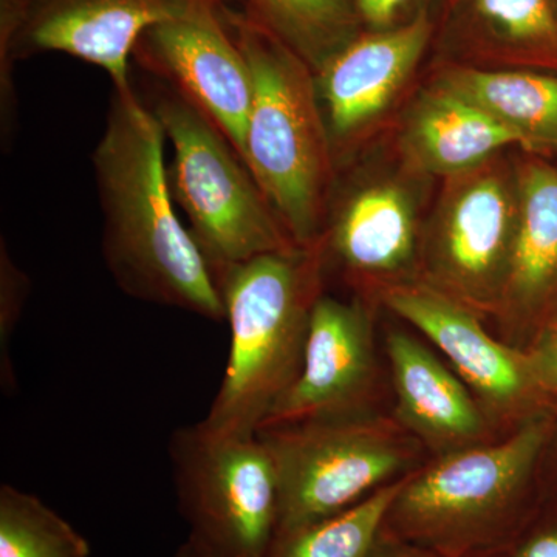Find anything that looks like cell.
<instances>
[{"label": "cell", "mask_w": 557, "mask_h": 557, "mask_svg": "<svg viewBox=\"0 0 557 557\" xmlns=\"http://www.w3.org/2000/svg\"><path fill=\"white\" fill-rule=\"evenodd\" d=\"M166 145L159 119L134 87L113 89L91 157L104 262L131 298L223 322L214 271L172 199Z\"/></svg>", "instance_id": "obj_1"}, {"label": "cell", "mask_w": 557, "mask_h": 557, "mask_svg": "<svg viewBox=\"0 0 557 557\" xmlns=\"http://www.w3.org/2000/svg\"><path fill=\"white\" fill-rule=\"evenodd\" d=\"M324 263L319 240L215 271L231 343L222 384L197 423L201 431L215 437L258 434L302 366Z\"/></svg>", "instance_id": "obj_2"}, {"label": "cell", "mask_w": 557, "mask_h": 557, "mask_svg": "<svg viewBox=\"0 0 557 557\" xmlns=\"http://www.w3.org/2000/svg\"><path fill=\"white\" fill-rule=\"evenodd\" d=\"M252 79L244 161L298 247L317 245L329 218L333 148L317 75L248 14L223 11Z\"/></svg>", "instance_id": "obj_3"}, {"label": "cell", "mask_w": 557, "mask_h": 557, "mask_svg": "<svg viewBox=\"0 0 557 557\" xmlns=\"http://www.w3.org/2000/svg\"><path fill=\"white\" fill-rule=\"evenodd\" d=\"M549 420L527 417L509 437L438 457L412 472L388 508L381 537L442 557H479L527 523V493Z\"/></svg>", "instance_id": "obj_4"}, {"label": "cell", "mask_w": 557, "mask_h": 557, "mask_svg": "<svg viewBox=\"0 0 557 557\" xmlns=\"http://www.w3.org/2000/svg\"><path fill=\"white\" fill-rule=\"evenodd\" d=\"M143 100L171 145L172 199L214 274L258 256L299 248L230 139L199 108L160 79Z\"/></svg>", "instance_id": "obj_5"}, {"label": "cell", "mask_w": 557, "mask_h": 557, "mask_svg": "<svg viewBox=\"0 0 557 557\" xmlns=\"http://www.w3.org/2000/svg\"><path fill=\"white\" fill-rule=\"evenodd\" d=\"M277 474V530L338 515L409 475L416 442L398 421L369 412L260 429Z\"/></svg>", "instance_id": "obj_6"}, {"label": "cell", "mask_w": 557, "mask_h": 557, "mask_svg": "<svg viewBox=\"0 0 557 557\" xmlns=\"http://www.w3.org/2000/svg\"><path fill=\"white\" fill-rule=\"evenodd\" d=\"M180 515L215 557H263L277 530L276 468L258 435L215 437L199 424L171 435Z\"/></svg>", "instance_id": "obj_7"}, {"label": "cell", "mask_w": 557, "mask_h": 557, "mask_svg": "<svg viewBox=\"0 0 557 557\" xmlns=\"http://www.w3.org/2000/svg\"><path fill=\"white\" fill-rule=\"evenodd\" d=\"M518 219L516 166L493 159L448 178L421 247L423 281L478 314H498Z\"/></svg>", "instance_id": "obj_8"}, {"label": "cell", "mask_w": 557, "mask_h": 557, "mask_svg": "<svg viewBox=\"0 0 557 557\" xmlns=\"http://www.w3.org/2000/svg\"><path fill=\"white\" fill-rule=\"evenodd\" d=\"M205 0H0L2 78L11 62L60 51L98 65L113 89H131V58L143 33Z\"/></svg>", "instance_id": "obj_9"}, {"label": "cell", "mask_w": 557, "mask_h": 557, "mask_svg": "<svg viewBox=\"0 0 557 557\" xmlns=\"http://www.w3.org/2000/svg\"><path fill=\"white\" fill-rule=\"evenodd\" d=\"M134 58L199 108L244 160L251 72L220 17L219 0H205L185 16L150 27L139 38Z\"/></svg>", "instance_id": "obj_10"}, {"label": "cell", "mask_w": 557, "mask_h": 557, "mask_svg": "<svg viewBox=\"0 0 557 557\" xmlns=\"http://www.w3.org/2000/svg\"><path fill=\"white\" fill-rule=\"evenodd\" d=\"M381 299L445 354L491 420L522 416L544 392L530 354L493 338L480 314L423 278L386 285Z\"/></svg>", "instance_id": "obj_11"}, {"label": "cell", "mask_w": 557, "mask_h": 557, "mask_svg": "<svg viewBox=\"0 0 557 557\" xmlns=\"http://www.w3.org/2000/svg\"><path fill=\"white\" fill-rule=\"evenodd\" d=\"M376 386L379 358L369 310L359 300L322 293L311 310L298 376L260 429L372 412Z\"/></svg>", "instance_id": "obj_12"}, {"label": "cell", "mask_w": 557, "mask_h": 557, "mask_svg": "<svg viewBox=\"0 0 557 557\" xmlns=\"http://www.w3.org/2000/svg\"><path fill=\"white\" fill-rule=\"evenodd\" d=\"M429 38L431 22L421 13L391 30L359 35L314 73L332 148L379 119L412 75Z\"/></svg>", "instance_id": "obj_13"}, {"label": "cell", "mask_w": 557, "mask_h": 557, "mask_svg": "<svg viewBox=\"0 0 557 557\" xmlns=\"http://www.w3.org/2000/svg\"><path fill=\"white\" fill-rule=\"evenodd\" d=\"M386 354L395 416L410 435L438 457L491 442L493 420L478 397L420 339L388 330Z\"/></svg>", "instance_id": "obj_14"}, {"label": "cell", "mask_w": 557, "mask_h": 557, "mask_svg": "<svg viewBox=\"0 0 557 557\" xmlns=\"http://www.w3.org/2000/svg\"><path fill=\"white\" fill-rule=\"evenodd\" d=\"M321 244L351 277L403 282L418 256L412 199L395 183L362 186L341 201Z\"/></svg>", "instance_id": "obj_15"}, {"label": "cell", "mask_w": 557, "mask_h": 557, "mask_svg": "<svg viewBox=\"0 0 557 557\" xmlns=\"http://www.w3.org/2000/svg\"><path fill=\"white\" fill-rule=\"evenodd\" d=\"M516 174L518 233L498 314L509 324L525 325L557 300V164L527 153Z\"/></svg>", "instance_id": "obj_16"}, {"label": "cell", "mask_w": 557, "mask_h": 557, "mask_svg": "<svg viewBox=\"0 0 557 557\" xmlns=\"http://www.w3.org/2000/svg\"><path fill=\"white\" fill-rule=\"evenodd\" d=\"M518 137L478 106L434 84L410 110L403 148L418 170L456 177L483 166Z\"/></svg>", "instance_id": "obj_17"}, {"label": "cell", "mask_w": 557, "mask_h": 557, "mask_svg": "<svg viewBox=\"0 0 557 557\" xmlns=\"http://www.w3.org/2000/svg\"><path fill=\"white\" fill-rule=\"evenodd\" d=\"M435 84L493 116L527 153H557V72L450 67Z\"/></svg>", "instance_id": "obj_18"}, {"label": "cell", "mask_w": 557, "mask_h": 557, "mask_svg": "<svg viewBox=\"0 0 557 557\" xmlns=\"http://www.w3.org/2000/svg\"><path fill=\"white\" fill-rule=\"evenodd\" d=\"M248 16L273 33L314 73L359 36L354 0H244Z\"/></svg>", "instance_id": "obj_19"}, {"label": "cell", "mask_w": 557, "mask_h": 557, "mask_svg": "<svg viewBox=\"0 0 557 557\" xmlns=\"http://www.w3.org/2000/svg\"><path fill=\"white\" fill-rule=\"evenodd\" d=\"M405 479L380 487L338 515L274 534L263 557H372Z\"/></svg>", "instance_id": "obj_20"}, {"label": "cell", "mask_w": 557, "mask_h": 557, "mask_svg": "<svg viewBox=\"0 0 557 557\" xmlns=\"http://www.w3.org/2000/svg\"><path fill=\"white\" fill-rule=\"evenodd\" d=\"M90 544L69 520L20 487L0 486V557H90Z\"/></svg>", "instance_id": "obj_21"}, {"label": "cell", "mask_w": 557, "mask_h": 557, "mask_svg": "<svg viewBox=\"0 0 557 557\" xmlns=\"http://www.w3.org/2000/svg\"><path fill=\"white\" fill-rule=\"evenodd\" d=\"M487 35L509 53L557 72V11L552 0H472Z\"/></svg>", "instance_id": "obj_22"}, {"label": "cell", "mask_w": 557, "mask_h": 557, "mask_svg": "<svg viewBox=\"0 0 557 557\" xmlns=\"http://www.w3.org/2000/svg\"><path fill=\"white\" fill-rule=\"evenodd\" d=\"M30 282L24 271L13 262L5 247L0 249V384L5 394L17 386L16 373L11 364V339L21 321Z\"/></svg>", "instance_id": "obj_23"}, {"label": "cell", "mask_w": 557, "mask_h": 557, "mask_svg": "<svg viewBox=\"0 0 557 557\" xmlns=\"http://www.w3.org/2000/svg\"><path fill=\"white\" fill-rule=\"evenodd\" d=\"M527 523L504 545L479 557H557V520L531 528Z\"/></svg>", "instance_id": "obj_24"}, {"label": "cell", "mask_w": 557, "mask_h": 557, "mask_svg": "<svg viewBox=\"0 0 557 557\" xmlns=\"http://www.w3.org/2000/svg\"><path fill=\"white\" fill-rule=\"evenodd\" d=\"M418 0H354L361 22L373 32L391 30L398 27L397 21L405 11L416 5Z\"/></svg>", "instance_id": "obj_25"}, {"label": "cell", "mask_w": 557, "mask_h": 557, "mask_svg": "<svg viewBox=\"0 0 557 557\" xmlns=\"http://www.w3.org/2000/svg\"><path fill=\"white\" fill-rule=\"evenodd\" d=\"M534 373L542 391L557 392V324L545 327L537 346L530 351Z\"/></svg>", "instance_id": "obj_26"}, {"label": "cell", "mask_w": 557, "mask_h": 557, "mask_svg": "<svg viewBox=\"0 0 557 557\" xmlns=\"http://www.w3.org/2000/svg\"><path fill=\"white\" fill-rule=\"evenodd\" d=\"M372 557H442L428 549L405 544V542L391 541L381 537L379 547L373 552Z\"/></svg>", "instance_id": "obj_27"}, {"label": "cell", "mask_w": 557, "mask_h": 557, "mask_svg": "<svg viewBox=\"0 0 557 557\" xmlns=\"http://www.w3.org/2000/svg\"><path fill=\"white\" fill-rule=\"evenodd\" d=\"M175 557H215L200 541L188 536L177 549Z\"/></svg>", "instance_id": "obj_28"}, {"label": "cell", "mask_w": 557, "mask_h": 557, "mask_svg": "<svg viewBox=\"0 0 557 557\" xmlns=\"http://www.w3.org/2000/svg\"><path fill=\"white\" fill-rule=\"evenodd\" d=\"M552 2H553V5H555V9L557 11V0H552Z\"/></svg>", "instance_id": "obj_29"}, {"label": "cell", "mask_w": 557, "mask_h": 557, "mask_svg": "<svg viewBox=\"0 0 557 557\" xmlns=\"http://www.w3.org/2000/svg\"><path fill=\"white\" fill-rule=\"evenodd\" d=\"M552 322H555V324H557V318L555 319V321H552ZM552 322H549V324H552Z\"/></svg>", "instance_id": "obj_30"}]
</instances>
